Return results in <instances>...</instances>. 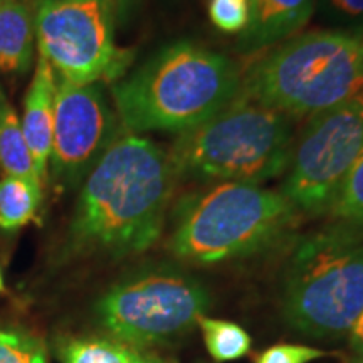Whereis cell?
<instances>
[{"label": "cell", "instance_id": "52a82bcc", "mask_svg": "<svg viewBox=\"0 0 363 363\" xmlns=\"http://www.w3.org/2000/svg\"><path fill=\"white\" fill-rule=\"evenodd\" d=\"M211 308V293L187 272L145 269L113 284L94 305L110 338L136 348L177 342Z\"/></svg>", "mask_w": 363, "mask_h": 363}, {"label": "cell", "instance_id": "3957f363", "mask_svg": "<svg viewBox=\"0 0 363 363\" xmlns=\"http://www.w3.org/2000/svg\"><path fill=\"white\" fill-rule=\"evenodd\" d=\"M293 138L291 118L239 94L207 121L180 133L169 160L175 177L257 185L289 169Z\"/></svg>", "mask_w": 363, "mask_h": 363}, {"label": "cell", "instance_id": "603a6c76", "mask_svg": "<svg viewBox=\"0 0 363 363\" xmlns=\"http://www.w3.org/2000/svg\"><path fill=\"white\" fill-rule=\"evenodd\" d=\"M348 337H350V347L353 348V352H355L357 355L363 357V311L362 315L358 316L357 323L353 325Z\"/></svg>", "mask_w": 363, "mask_h": 363}, {"label": "cell", "instance_id": "277c9868", "mask_svg": "<svg viewBox=\"0 0 363 363\" xmlns=\"http://www.w3.org/2000/svg\"><path fill=\"white\" fill-rule=\"evenodd\" d=\"M363 93V34L313 30L249 71L240 96L291 116H313Z\"/></svg>", "mask_w": 363, "mask_h": 363}, {"label": "cell", "instance_id": "e0dca14e", "mask_svg": "<svg viewBox=\"0 0 363 363\" xmlns=\"http://www.w3.org/2000/svg\"><path fill=\"white\" fill-rule=\"evenodd\" d=\"M203 342L216 362H233L246 357L251 350V337L242 326L227 320L201 316L197 320Z\"/></svg>", "mask_w": 363, "mask_h": 363}, {"label": "cell", "instance_id": "5bb4252c", "mask_svg": "<svg viewBox=\"0 0 363 363\" xmlns=\"http://www.w3.org/2000/svg\"><path fill=\"white\" fill-rule=\"evenodd\" d=\"M56 353L61 363H170L145 348L113 338H62Z\"/></svg>", "mask_w": 363, "mask_h": 363}, {"label": "cell", "instance_id": "44dd1931", "mask_svg": "<svg viewBox=\"0 0 363 363\" xmlns=\"http://www.w3.org/2000/svg\"><path fill=\"white\" fill-rule=\"evenodd\" d=\"M328 355V352L306 347V345L281 343L272 345L267 350L259 353L256 358V363H310Z\"/></svg>", "mask_w": 363, "mask_h": 363}, {"label": "cell", "instance_id": "6da1fadb", "mask_svg": "<svg viewBox=\"0 0 363 363\" xmlns=\"http://www.w3.org/2000/svg\"><path fill=\"white\" fill-rule=\"evenodd\" d=\"M174 182L169 155L152 140L118 136L83 182L66 254L120 259L147 251L162 234Z\"/></svg>", "mask_w": 363, "mask_h": 363}, {"label": "cell", "instance_id": "7402d4cb", "mask_svg": "<svg viewBox=\"0 0 363 363\" xmlns=\"http://www.w3.org/2000/svg\"><path fill=\"white\" fill-rule=\"evenodd\" d=\"M321 7L335 19L363 24V0H321Z\"/></svg>", "mask_w": 363, "mask_h": 363}, {"label": "cell", "instance_id": "7c38bea8", "mask_svg": "<svg viewBox=\"0 0 363 363\" xmlns=\"http://www.w3.org/2000/svg\"><path fill=\"white\" fill-rule=\"evenodd\" d=\"M316 0H249V24L239 34L238 51L256 52L283 43L303 29L315 12Z\"/></svg>", "mask_w": 363, "mask_h": 363}, {"label": "cell", "instance_id": "ffe728a7", "mask_svg": "<svg viewBox=\"0 0 363 363\" xmlns=\"http://www.w3.org/2000/svg\"><path fill=\"white\" fill-rule=\"evenodd\" d=\"M208 16L212 24L222 33H242L249 24V0H211Z\"/></svg>", "mask_w": 363, "mask_h": 363}, {"label": "cell", "instance_id": "30bf717a", "mask_svg": "<svg viewBox=\"0 0 363 363\" xmlns=\"http://www.w3.org/2000/svg\"><path fill=\"white\" fill-rule=\"evenodd\" d=\"M118 138V120L96 84L59 79L54 104L51 170L65 187L86 180Z\"/></svg>", "mask_w": 363, "mask_h": 363}, {"label": "cell", "instance_id": "83f0119b", "mask_svg": "<svg viewBox=\"0 0 363 363\" xmlns=\"http://www.w3.org/2000/svg\"><path fill=\"white\" fill-rule=\"evenodd\" d=\"M362 34H363V33H362Z\"/></svg>", "mask_w": 363, "mask_h": 363}, {"label": "cell", "instance_id": "9a60e30c", "mask_svg": "<svg viewBox=\"0 0 363 363\" xmlns=\"http://www.w3.org/2000/svg\"><path fill=\"white\" fill-rule=\"evenodd\" d=\"M0 169L7 177H19L30 182L39 180L34 169V160L27 147L21 118L0 91Z\"/></svg>", "mask_w": 363, "mask_h": 363}, {"label": "cell", "instance_id": "ba28073f", "mask_svg": "<svg viewBox=\"0 0 363 363\" xmlns=\"http://www.w3.org/2000/svg\"><path fill=\"white\" fill-rule=\"evenodd\" d=\"M362 148L363 93L310 118L281 194L306 214L330 211Z\"/></svg>", "mask_w": 363, "mask_h": 363}, {"label": "cell", "instance_id": "2e32d148", "mask_svg": "<svg viewBox=\"0 0 363 363\" xmlns=\"http://www.w3.org/2000/svg\"><path fill=\"white\" fill-rule=\"evenodd\" d=\"M43 201V185L19 177L0 180V230L13 233L38 216Z\"/></svg>", "mask_w": 363, "mask_h": 363}, {"label": "cell", "instance_id": "5b68a950", "mask_svg": "<svg viewBox=\"0 0 363 363\" xmlns=\"http://www.w3.org/2000/svg\"><path fill=\"white\" fill-rule=\"evenodd\" d=\"M363 311V233L330 225L298 244L283 281L284 320L320 340L347 337Z\"/></svg>", "mask_w": 363, "mask_h": 363}, {"label": "cell", "instance_id": "cb8c5ba5", "mask_svg": "<svg viewBox=\"0 0 363 363\" xmlns=\"http://www.w3.org/2000/svg\"><path fill=\"white\" fill-rule=\"evenodd\" d=\"M131 0H116V9H123L128 6Z\"/></svg>", "mask_w": 363, "mask_h": 363}, {"label": "cell", "instance_id": "d4e9b609", "mask_svg": "<svg viewBox=\"0 0 363 363\" xmlns=\"http://www.w3.org/2000/svg\"><path fill=\"white\" fill-rule=\"evenodd\" d=\"M4 291V278H2V271H0V293Z\"/></svg>", "mask_w": 363, "mask_h": 363}, {"label": "cell", "instance_id": "9c48e42d", "mask_svg": "<svg viewBox=\"0 0 363 363\" xmlns=\"http://www.w3.org/2000/svg\"><path fill=\"white\" fill-rule=\"evenodd\" d=\"M115 7L104 0H38L34 33L39 56L61 79L94 84L121 69L113 33Z\"/></svg>", "mask_w": 363, "mask_h": 363}, {"label": "cell", "instance_id": "4316f807", "mask_svg": "<svg viewBox=\"0 0 363 363\" xmlns=\"http://www.w3.org/2000/svg\"><path fill=\"white\" fill-rule=\"evenodd\" d=\"M355 363H363V357H362V358H360V360H357V362H355Z\"/></svg>", "mask_w": 363, "mask_h": 363}, {"label": "cell", "instance_id": "8992f818", "mask_svg": "<svg viewBox=\"0 0 363 363\" xmlns=\"http://www.w3.org/2000/svg\"><path fill=\"white\" fill-rule=\"evenodd\" d=\"M294 212L281 192L224 182L182 207L170 249L180 259L201 264L251 256L272 246L289 229Z\"/></svg>", "mask_w": 363, "mask_h": 363}, {"label": "cell", "instance_id": "7a4b0ae2", "mask_svg": "<svg viewBox=\"0 0 363 363\" xmlns=\"http://www.w3.org/2000/svg\"><path fill=\"white\" fill-rule=\"evenodd\" d=\"M240 88L229 57L180 40L116 83L111 94L126 130L184 133L233 103Z\"/></svg>", "mask_w": 363, "mask_h": 363}, {"label": "cell", "instance_id": "8fae6325", "mask_svg": "<svg viewBox=\"0 0 363 363\" xmlns=\"http://www.w3.org/2000/svg\"><path fill=\"white\" fill-rule=\"evenodd\" d=\"M56 88L57 81L52 66L43 56H39L33 83L24 99V115L21 125L27 147L33 155L35 174L40 182H44L48 175L49 158H51Z\"/></svg>", "mask_w": 363, "mask_h": 363}, {"label": "cell", "instance_id": "4fadbf2b", "mask_svg": "<svg viewBox=\"0 0 363 363\" xmlns=\"http://www.w3.org/2000/svg\"><path fill=\"white\" fill-rule=\"evenodd\" d=\"M34 9L24 0H0V71L24 72L34 54Z\"/></svg>", "mask_w": 363, "mask_h": 363}, {"label": "cell", "instance_id": "ac0fdd59", "mask_svg": "<svg viewBox=\"0 0 363 363\" xmlns=\"http://www.w3.org/2000/svg\"><path fill=\"white\" fill-rule=\"evenodd\" d=\"M330 212L342 224L355 227L363 233V148L345 177Z\"/></svg>", "mask_w": 363, "mask_h": 363}, {"label": "cell", "instance_id": "484cf974", "mask_svg": "<svg viewBox=\"0 0 363 363\" xmlns=\"http://www.w3.org/2000/svg\"><path fill=\"white\" fill-rule=\"evenodd\" d=\"M104 2L111 4V6H113V7H115V11H116V0H104Z\"/></svg>", "mask_w": 363, "mask_h": 363}, {"label": "cell", "instance_id": "d6986e66", "mask_svg": "<svg viewBox=\"0 0 363 363\" xmlns=\"http://www.w3.org/2000/svg\"><path fill=\"white\" fill-rule=\"evenodd\" d=\"M0 363H48V350L29 330L0 326Z\"/></svg>", "mask_w": 363, "mask_h": 363}]
</instances>
